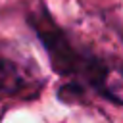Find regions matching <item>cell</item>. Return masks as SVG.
<instances>
[{"mask_svg":"<svg viewBox=\"0 0 123 123\" xmlns=\"http://www.w3.org/2000/svg\"><path fill=\"white\" fill-rule=\"evenodd\" d=\"M33 86L37 85H33V81L23 73L17 63L10 60H0V98L29 96Z\"/></svg>","mask_w":123,"mask_h":123,"instance_id":"6da1fadb","label":"cell"}]
</instances>
